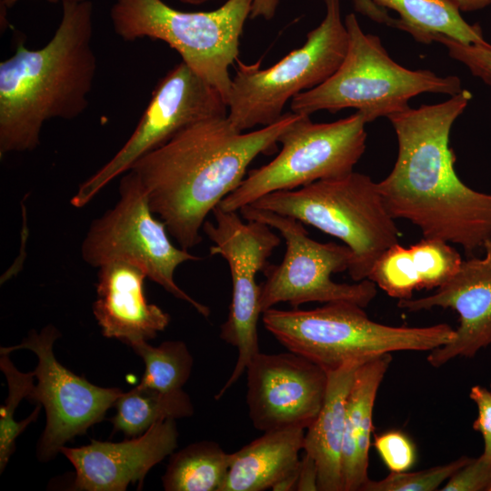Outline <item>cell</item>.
Returning <instances> with one entry per match:
<instances>
[{"label": "cell", "instance_id": "6da1fadb", "mask_svg": "<svg viewBox=\"0 0 491 491\" xmlns=\"http://www.w3.org/2000/svg\"><path fill=\"white\" fill-rule=\"evenodd\" d=\"M472 98L463 89L447 100L408 107L387 117L397 139L394 167L378 182L396 219L417 226L425 238L460 246L470 256L491 238V194L466 185L455 170L450 132Z\"/></svg>", "mask_w": 491, "mask_h": 491}, {"label": "cell", "instance_id": "7a4b0ae2", "mask_svg": "<svg viewBox=\"0 0 491 491\" xmlns=\"http://www.w3.org/2000/svg\"><path fill=\"white\" fill-rule=\"evenodd\" d=\"M299 114L243 133L226 116L195 122L146 153L130 167L140 181L151 211L167 232L189 250L202 241L210 212L244 180L250 163L277 149L281 134Z\"/></svg>", "mask_w": 491, "mask_h": 491}, {"label": "cell", "instance_id": "3957f363", "mask_svg": "<svg viewBox=\"0 0 491 491\" xmlns=\"http://www.w3.org/2000/svg\"><path fill=\"white\" fill-rule=\"evenodd\" d=\"M93 35V3L64 1L45 45L30 49L19 41L0 63L1 158L35 150L48 120H73L85 111L97 69Z\"/></svg>", "mask_w": 491, "mask_h": 491}, {"label": "cell", "instance_id": "277c9868", "mask_svg": "<svg viewBox=\"0 0 491 491\" xmlns=\"http://www.w3.org/2000/svg\"><path fill=\"white\" fill-rule=\"evenodd\" d=\"M363 308L348 301L329 302L309 310L271 307L263 312L262 321L288 351L326 372L392 352L432 351L455 337V329L447 324L391 326L373 321Z\"/></svg>", "mask_w": 491, "mask_h": 491}, {"label": "cell", "instance_id": "5b68a950", "mask_svg": "<svg viewBox=\"0 0 491 491\" xmlns=\"http://www.w3.org/2000/svg\"><path fill=\"white\" fill-rule=\"evenodd\" d=\"M344 22L348 47L342 64L323 84L294 96L292 112L310 115L354 108L370 123L408 108L409 101L420 94L452 96L463 90L456 75L441 76L397 64L377 35L362 30L355 14H348Z\"/></svg>", "mask_w": 491, "mask_h": 491}, {"label": "cell", "instance_id": "8992f818", "mask_svg": "<svg viewBox=\"0 0 491 491\" xmlns=\"http://www.w3.org/2000/svg\"><path fill=\"white\" fill-rule=\"evenodd\" d=\"M250 205L292 216L343 241L353 253L347 271L355 282L367 279L377 258L398 243L378 183L358 172L272 192Z\"/></svg>", "mask_w": 491, "mask_h": 491}, {"label": "cell", "instance_id": "52a82bcc", "mask_svg": "<svg viewBox=\"0 0 491 491\" xmlns=\"http://www.w3.org/2000/svg\"><path fill=\"white\" fill-rule=\"evenodd\" d=\"M253 2L227 0L213 11L184 12L163 0H115L110 20L115 35L125 42L150 38L166 43L227 103L229 67L238 59Z\"/></svg>", "mask_w": 491, "mask_h": 491}, {"label": "cell", "instance_id": "ba28073f", "mask_svg": "<svg viewBox=\"0 0 491 491\" xmlns=\"http://www.w3.org/2000/svg\"><path fill=\"white\" fill-rule=\"evenodd\" d=\"M326 14L306 43L271 67L235 62L227 98V118L240 132L278 121L289 99L326 81L340 66L348 47L340 0H324Z\"/></svg>", "mask_w": 491, "mask_h": 491}, {"label": "cell", "instance_id": "9c48e42d", "mask_svg": "<svg viewBox=\"0 0 491 491\" xmlns=\"http://www.w3.org/2000/svg\"><path fill=\"white\" fill-rule=\"evenodd\" d=\"M366 124L358 112L331 123H314L299 114L279 136V154L251 170L218 205L239 211L269 193L350 174L366 150Z\"/></svg>", "mask_w": 491, "mask_h": 491}, {"label": "cell", "instance_id": "30bf717a", "mask_svg": "<svg viewBox=\"0 0 491 491\" xmlns=\"http://www.w3.org/2000/svg\"><path fill=\"white\" fill-rule=\"evenodd\" d=\"M115 205L94 219L81 245L83 260L93 267L124 261L142 268L148 278L208 317V306L197 302L175 282L176 267L201 258L175 246L164 222L154 217L145 192L130 170L120 179Z\"/></svg>", "mask_w": 491, "mask_h": 491}, {"label": "cell", "instance_id": "8fae6325", "mask_svg": "<svg viewBox=\"0 0 491 491\" xmlns=\"http://www.w3.org/2000/svg\"><path fill=\"white\" fill-rule=\"evenodd\" d=\"M246 220L260 221L277 230L286 242V253L279 265H268L263 271L266 280L260 285V308L263 312L286 302L296 308L308 302L348 301L367 306L377 294L369 279L354 284L336 283L333 274L348 270L353 253L346 245L320 243L312 239L304 224L289 215L243 206Z\"/></svg>", "mask_w": 491, "mask_h": 491}, {"label": "cell", "instance_id": "7c38bea8", "mask_svg": "<svg viewBox=\"0 0 491 491\" xmlns=\"http://www.w3.org/2000/svg\"><path fill=\"white\" fill-rule=\"evenodd\" d=\"M237 211L219 205L212 211L215 224L205 220L203 231L214 243L210 255H219L229 266L233 291L227 319L220 338L237 349V360L227 381L215 398H221L240 378L259 351L257 323L260 315V286L256 275L268 266L267 259L280 244L271 226L256 220L243 222Z\"/></svg>", "mask_w": 491, "mask_h": 491}, {"label": "cell", "instance_id": "4fadbf2b", "mask_svg": "<svg viewBox=\"0 0 491 491\" xmlns=\"http://www.w3.org/2000/svg\"><path fill=\"white\" fill-rule=\"evenodd\" d=\"M222 94L181 61L156 84L150 101L130 137L115 155L84 181L70 203L86 205L113 179L125 174L141 156L200 120L227 115Z\"/></svg>", "mask_w": 491, "mask_h": 491}, {"label": "cell", "instance_id": "5bb4252c", "mask_svg": "<svg viewBox=\"0 0 491 491\" xmlns=\"http://www.w3.org/2000/svg\"><path fill=\"white\" fill-rule=\"evenodd\" d=\"M60 336L55 326L47 325L40 332L31 330L20 344L0 349L4 354L27 349L37 356L34 370L37 383L26 399L45 410V427L37 445V456L43 461L55 457L66 442L101 422L123 393L118 387L95 386L60 364L53 352Z\"/></svg>", "mask_w": 491, "mask_h": 491}, {"label": "cell", "instance_id": "9a60e30c", "mask_svg": "<svg viewBox=\"0 0 491 491\" xmlns=\"http://www.w3.org/2000/svg\"><path fill=\"white\" fill-rule=\"evenodd\" d=\"M246 371V404L256 429H306L317 416L327 387V372L317 364L291 351L259 352Z\"/></svg>", "mask_w": 491, "mask_h": 491}, {"label": "cell", "instance_id": "2e32d148", "mask_svg": "<svg viewBox=\"0 0 491 491\" xmlns=\"http://www.w3.org/2000/svg\"><path fill=\"white\" fill-rule=\"evenodd\" d=\"M397 306L408 312L443 307L457 313L454 339L427 356L432 366H442L457 356L474 357L491 344V238L484 244L481 256L462 260L455 275L434 294L398 300Z\"/></svg>", "mask_w": 491, "mask_h": 491}, {"label": "cell", "instance_id": "e0dca14e", "mask_svg": "<svg viewBox=\"0 0 491 491\" xmlns=\"http://www.w3.org/2000/svg\"><path fill=\"white\" fill-rule=\"evenodd\" d=\"M175 419H163L144 434L122 442L92 439L80 447L64 446L62 453L74 466V490L124 491L142 486L148 471L177 447Z\"/></svg>", "mask_w": 491, "mask_h": 491}, {"label": "cell", "instance_id": "ac0fdd59", "mask_svg": "<svg viewBox=\"0 0 491 491\" xmlns=\"http://www.w3.org/2000/svg\"><path fill=\"white\" fill-rule=\"evenodd\" d=\"M145 272L124 261L98 267L93 313L104 336L131 346L155 338L170 322V316L147 302Z\"/></svg>", "mask_w": 491, "mask_h": 491}, {"label": "cell", "instance_id": "d6986e66", "mask_svg": "<svg viewBox=\"0 0 491 491\" xmlns=\"http://www.w3.org/2000/svg\"><path fill=\"white\" fill-rule=\"evenodd\" d=\"M462 260L450 243L423 237L408 247L397 243L387 248L367 279L391 297L410 299L416 290L438 288L447 282Z\"/></svg>", "mask_w": 491, "mask_h": 491}, {"label": "cell", "instance_id": "ffe728a7", "mask_svg": "<svg viewBox=\"0 0 491 491\" xmlns=\"http://www.w3.org/2000/svg\"><path fill=\"white\" fill-rule=\"evenodd\" d=\"M392 361L384 354L361 364L346 401L342 450L343 491H363L368 477L373 411L378 388Z\"/></svg>", "mask_w": 491, "mask_h": 491}, {"label": "cell", "instance_id": "44dd1931", "mask_svg": "<svg viewBox=\"0 0 491 491\" xmlns=\"http://www.w3.org/2000/svg\"><path fill=\"white\" fill-rule=\"evenodd\" d=\"M363 363L348 362L327 371L323 406L306 428L303 450L316 465L319 491H343L342 450L346 401L356 371Z\"/></svg>", "mask_w": 491, "mask_h": 491}, {"label": "cell", "instance_id": "7402d4cb", "mask_svg": "<svg viewBox=\"0 0 491 491\" xmlns=\"http://www.w3.org/2000/svg\"><path fill=\"white\" fill-rule=\"evenodd\" d=\"M356 12L382 23L389 11L390 25L408 33L416 42L431 44L447 37L462 44L486 43L481 27L468 24L447 0H353Z\"/></svg>", "mask_w": 491, "mask_h": 491}, {"label": "cell", "instance_id": "603a6c76", "mask_svg": "<svg viewBox=\"0 0 491 491\" xmlns=\"http://www.w3.org/2000/svg\"><path fill=\"white\" fill-rule=\"evenodd\" d=\"M306 430L292 426L264 432L263 436L231 453V463L220 491H263L300 463Z\"/></svg>", "mask_w": 491, "mask_h": 491}, {"label": "cell", "instance_id": "cb8c5ba5", "mask_svg": "<svg viewBox=\"0 0 491 491\" xmlns=\"http://www.w3.org/2000/svg\"><path fill=\"white\" fill-rule=\"evenodd\" d=\"M231 454L218 443L201 441L173 452L162 477L165 491H220Z\"/></svg>", "mask_w": 491, "mask_h": 491}, {"label": "cell", "instance_id": "d4e9b609", "mask_svg": "<svg viewBox=\"0 0 491 491\" xmlns=\"http://www.w3.org/2000/svg\"><path fill=\"white\" fill-rule=\"evenodd\" d=\"M114 406L113 432H122L127 437H135L146 432L163 419L191 416L194 406L188 395L182 389L163 393L137 385L123 392Z\"/></svg>", "mask_w": 491, "mask_h": 491}, {"label": "cell", "instance_id": "484cf974", "mask_svg": "<svg viewBox=\"0 0 491 491\" xmlns=\"http://www.w3.org/2000/svg\"><path fill=\"white\" fill-rule=\"evenodd\" d=\"M130 347L145 363L140 386L169 393L181 390L188 380L194 359L183 341H165L158 346L141 341Z\"/></svg>", "mask_w": 491, "mask_h": 491}, {"label": "cell", "instance_id": "4316f807", "mask_svg": "<svg viewBox=\"0 0 491 491\" xmlns=\"http://www.w3.org/2000/svg\"><path fill=\"white\" fill-rule=\"evenodd\" d=\"M0 368L8 386V396L0 408V473H3L15 450L17 436L36 420L42 406L36 405L28 417L16 422L14 419L15 411L22 399L27 398L35 386V376L34 371H19L10 360L9 354L0 353Z\"/></svg>", "mask_w": 491, "mask_h": 491}, {"label": "cell", "instance_id": "83f0119b", "mask_svg": "<svg viewBox=\"0 0 491 491\" xmlns=\"http://www.w3.org/2000/svg\"><path fill=\"white\" fill-rule=\"evenodd\" d=\"M471 457L461 456L448 464L417 472H391L386 477L369 480L363 491H433L439 489Z\"/></svg>", "mask_w": 491, "mask_h": 491}, {"label": "cell", "instance_id": "f1b7e54d", "mask_svg": "<svg viewBox=\"0 0 491 491\" xmlns=\"http://www.w3.org/2000/svg\"><path fill=\"white\" fill-rule=\"evenodd\" d=\"M374 446L391 472H405L416 462L415 445L403 432L391 430L376 436Z\"/></svg>", "mask_w": 491, "mask_h": 491}, {"label": "cell", "instance_id": "f546056e", "mask_svg": "<svg viewBox=\"0 0 491 491\" xmlns=\"http://www.w3.org/2000/svg\"><path fill=\"white\" fill-rule=\"evenodd\" d=\"M440 44L447 49L448 55L464 65L476 77L491 86V44H462L443 38Z\"/></svg>", "mask_w": 491, "mask_h": 491}, {"label": "cell", "instance_id": "4dcf8cb0", "mask_svg": "<svg viewBox=\"0 0 491 491\" xmlns=\"http://www.w3.org/2000/svg\"><path fill=\"white\" fill-rule=\"evenodd\" d=\"M442 491H491V462L480 456L458 469Z\"/></svg>", "mask_w": 491, "mask_h": 491}, {"label": "cell", "instance_id": "1f68e13d", "mask_svg": "<svg viewBox=\"0 0 491 491\" xmlns=\"http://www.w3.org/2000/svg\"><path fill=\"white\" fill-rule=\"evenodd\" d=\"M469 396L477 406L478 416L473 428L480 432L484 439V452L481 456L491 462V391L475 386L471 387Z\"/></svg>", "mask_w": 491, "mask_h": 491}, {"label": "cell", "instance_id": "d6a6232c", "mask_svg": "<svg viewBox=\"0 0 491 491\" xmlns=\"http://www.w3.org/2000/svg\"><path fill=\"white\" fill-rule=\"evenodd\" d=\"M317 467L314 459L307 454H304L300 459L297 491H316L318 490Z\"/></svg>", "mask_w": 491, "mask_h": 491}, {"label": "cell", "instance_id": "836d02e7", "mask_svg": "<svg viewBox=\"0 0 491 491\" xmlns=\"http://www.w3.org/2000/svg\"><path fill=\"white\" fill-rule=\"evenodd\" d=\"M278 4L279 0H254L249 17L271 20L276 15Z\"/></svg>", "mask_w": 491, "mask_h": 491}, {"label": "cell", "instance_id": "e575fe53", "mask_svg": "<svg viewBox=\"0 0 491 491\" xmlns=\"http://www.w3.org/2000/svg\"><path fill=\"white\" fill-rule=\"evenodd\" d=\"M300 464V463H299ZM299 466L296 469L289 472L277 481L272 487L275 491H290L296 490L298 480Z\"/></svg>", "mask_w": 491, "mask_h": 491}, {"label": "cell", "instance_id": "d590c367", "mask_svg": "<svg viewBox=\"0 0 491 491\" xmlns=\"http://www.w3.org/2000/svg\"><path fill=\"white\" fill-rule=\"evenodd\" d=\"M460 12H474L491 5V0H447Z\"/></svg>", "mask_w": 491, "mask_h": 491}, {"label": "cell", "instance_id": "8d00e7d4", "mask_svg": "<svg viewBox=\"0 0 491 491\" xmlns=\"http://www.w3.org/2000/svg\"><path fill=\"white\" fill-rule=\"evenodd\" d=\"M21 0H0L1 6H4L5 8H10L14 6L15 4H17ZM50 3H58V2H64V1H70V2H83L85 0H45Z\"/></svg>", "mask_w": 491, "mask_h": 491}, {"label": "cell", "instance_id": "74e56055", "mask_svg": "<svg viewBox=\"0 0 491 491\" xmlns=\"http://www.w3.org/2000/svg\"><path fill=\"white\" fill-rule=\"evenodd\" d=\"M180 1L183 2V3H185V4L198 5H202V4H204L205 2H208V1H211V0H180Z\"/></svg>", "mask_w": 491, "mask_h": 491}, {"label": "cell", "instance_id": "f35d334b", "mask_svg": "<svg viewBox=\"0 0 491 491\" xmlns=\"http://www.w3.org/2000/svg\"><path fill=\"white\" fill-rule=\"evenodd\" d=\"M490 388H491V385H490Z\"/></svg>", "mask_w": 491, "mask_h": 491}]
</instances>
